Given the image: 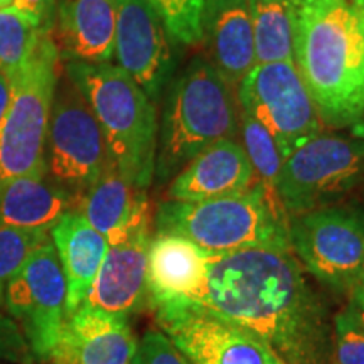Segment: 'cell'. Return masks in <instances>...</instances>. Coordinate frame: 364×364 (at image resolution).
Segmentation results:
<instances>
[{
	"instance_id": "obj_14",
	"label": "cell",
	"mask_w": 364,
	"mask_h": 364,
	"mask_svg": "<svg viewBox=\"0 0 364 364\" xmlns=\"http://www.w3.org/2000/svg\"><path fill=\"white\" fill-rule=\"evenodd\" d=\"M135 351L129 317L81 304L68 314L49 359L54 364H132Z\"/></svg>"
},
{
	"instance_id": "obj_12",
	"label": "cell",
	"mask_w": 364,
	"mask_h": 364,
	"mask_svg": "<svg viewBox=\"0 0 364 364\" xmlns=\"http://www.w3.org/2000/svg\"><path fill=\"white\" fill-rule=\"evenodd\" d=\"M156 321L191 364H285L255 332L184 302L154 306Z\"/></svg>"
},
{
	"instance_id": "obj_21",
	"label": "cell",
	"mask_w": 364,
	"mask_h": 364,
	"mask_svg": "<svg viewBox=\"0 0 364 364\" xmlns=\"http://www.w3.org/2000/svg\"><path fill=\"white\" fill-rule=\"evenodd\" d=\"M49 236L65 273L66 311L71 314L85 302L110 247L78 209L65 213L51 228Z\"/></svg>"
},
{
	"instance_id": "obj_27",
	"label": "cell",
	"mask_w": 364,
	"mask_h": 364,
	"mask_svg": "<svg viewBox=\"0 0 364 364\" xmlns=\"http://www.w3.org/2000/svg\"><path fill=\"white\" fill-rule=\"evenodd\" d=\"M51 240L44 231H24L0 228V309H4L7 284L29 260L33 252Z\"/></svg>"
},
{
	"instance_id": "obj_30",
	"label": "cell",
	"mask_w": 364,
	"mask_h": 364,
	"mask_svg": "<svg viewBox=\"0 0 364 364\" xmlns=\"http://www.w3.org/2000/svg\"><path fill=\"white\" fill-rule=\"evenodd\" d=\"M0 361L12 364H31L34 361L19 326L9 314L4 312H0Z\"/></svg>"
},
{
	"instance_id": "obj_25",
	"label": "cell",
	"mask_w": 364,
	"mask_h": 364,
	"mask_svg": "<svg viewBox=\"0 0 364 364\" xmlns=\"http://www.w3.org/2000/svg\"><path fill=\"white\" fill-rule=\"evenodd\" d=\"M41 31L14 7L0 9V73L24 65L41 38Z\"/></svg>"
},
{
	"instance_id": "obj_34",
	"label": "cell",
	"mask_w": 364,
	"mask_h": 364,
	"mask_svg": "<svg viewBox=\"0 0 364 364\" xmlns=\"http://www.w3.org/2000/svg\"><path fill=\"white\" fill-rule=\"evenodd\" d=\"M351 300H359V302H364V270L359 277L358 284L354 285V289L351 290Z\"/></svg>"
},
{
	"instance_id": "obj_2",
	"label": "cell",
	"mask_w": 364,
	"mask_h": 364,
	"mask_svg": "<svg viewBox=\"0 0 364 364\" xmlns=\"http://www.w3.org/2000/svg\"><path fill=\"white\" fill-rule=\"evenodd\" d=\"M294 65L322 125L364 120V0H292Z\"/></svg>"
},
{
	"instance_id": "obj_1",
	"label": "cell",
	"mask_w": 364,
	"mask_h": 364,
	"mask_svg": "<svg viewBox=\"0 0 364 364\" xmlns=\"http://www.w3.org/2000/svg\"><path fill=\"white\" fill-rule=\"evenodd\" d=\"M179 302L255 332L285 364H334L329 311L292 250L213 253L201 289Z\"/></svg>"
},
{
	"instance_id": "obj_33",
	"label": "cell",
	"mask_w": 364,
	"mask_h": 364,
	"mask_svg": "<svg viewBox=\"0 0 364 364\" xmlns=\"http://www.w3.org/2000/svg\"><path fill=\"white\" fill-rule=\"evenodd\" d=\"M348 309L351 311V314L356 317L358 324L364 329V302H359V300H349Z\"/></svg>"
},
{
	"instance_id": "obj_22",
	"label": "cell",
	"mask_w": 364,
	"mask_h": 364,
	"mask_svg": "<svg viewBox=\"0 0 364 364\" xmlns=\"http://www.w3.org/2000/svg\"><path fill=\"white\" fill-rule=\"evenodd\" d=\"M70 209L76 198L48 176L0 182V228L49 233Z\"/></svg>"
},
{
	"instance_id": "obj_18",
	"label": "cell",
	"mask_w": 364,
	"mask_h": 364,
	"mask_svg": "<svg viewBox=\"0 0 364 364\" xmlns=\"http://www.w3.org/2000/svg\"><path fill=\"white\" fill-rule=\"evenodd\" d=\"M117 0H56L51 38L59 58L108 63L115 51Z\"/></svg>"
},
{
	"instance_id": "obj_4",
	"label": "cell",
	"mask_w": 364,
	"mask_h": 364,
	"mask_svg": "<svg viewBox=\"0 0 364 364\" xmlns=\"http://www.w3.org/2000/svg\"><path fill=\"white\" fill-rule=\"evenodd\" d=\"M289 215L280 199L272 198L260 182L248 191L206 201L159 204L156 233L177 235L209 253L250 248H290Z\"/></svg>"
},
{
	"instance_id": "obj_23",
	"label": "cell",
	"mask_w": 364,
	"mask_h": 364,
	"mask_svg": "<svg viewBox=\"0 0 364 364\" xmlns=\"http://www.w3.org/2000/svg\"><path fill=\"white\" fill-rule=\"evenodd\" d=\"M257 65L294 61L292 0H248Z\"/></svg>"
},
{
	"instance_id": "obj_19",
	"label": "cell",
	"mask_w": 364,
	"mask_h": 364,
	"mask_svg": "<svg viewBox=\"0 0 364 364\" xmlns=\"http://www.w3.org/2000/svg\"><path fill=\"white\" fill-rule=\"evenodd\" d=\"M213 253L177 235L156 233L147 248L149 306L188 300L206 280Z\"/></svg>"
},
{
	"instance_id": "obj_5",
	"label": "cell",
	"mask_w": 364,
	"mask_h": 364,
	"mask_svg": "<svg viewBox=\"0 0 364 364\" xmlns=\"http://www.w3.org/2000/svg\"><path fill=\"white\" fill-rule=\"evenodd\" d=\"M240 129L231 86L211 63L194 59L171 91L164 113L156 172L177 176L211 144L233 139Z\"/></svg>"
},
{
	"instance_id": "obj_28",
	"label": "cell",
	"mask_w": 364,
	"mask_h": 364,
	"mask_svg": "<svg viewBox=\"0 0 364 364\" xmlns=\"http://www.w3.org/2000/svg\"><path fill=\"white\" fill-rule=\"evenodd\" d=\"M334 364H364V329L348 306L332 317Z\"/></svg>"
},
{
	"instance_id": "obj_31",
	"label": "cell",
	"mask_w": 364,
	"mask_h": 364,
	"mask_svg": "<svg viewBox=\"0 0 364 364\" xmlns=\"http://www.w3.org/2000/svg\"><path fill=\"white\" fill-rule=\"evenodd\" d=\"M12 7L33 22L41 33L51 34L56 19V0H14Z\"/></svg>"
},
{
	"instance_id": "obj_8",
	"label": "cell",
	"mask_w": 364,
	"mask_h": 364,
	"mask_svg": "<svg viewBox=\"0 0 364 364\" xmlns=\"http://www.w3.org/2000/svg\"><path fill=\"white\" fill-rule=\"evenodd\" d=\"M46 162L48 176L76 203L112 164L97 117L68 76L59 78L54 95Z\"/></svg>"
},
{
	"instance_id": "obj_17",
	"label": "cell",
	"mask_w": 364,
	"mask_h": 364,
	"mask_svg": "<svg viewBox=\"0 0 364 364\" xmlns=\"http://www.w3.org/2000/svg\"><path fill=\"white\" fill-rule=\"evenodd\" d=\"M76 209L107 240L108 247L124 243L139 231L150 230L147 189L130 184L113 164L81 196Z\"/></svg>"
},
{
	"instance_id": "obj_32",
	"label": "cell",
	"mask_w": 364,
	"mask_h": 364,
	"mask_svg": "<svg viewBox=\"0 0 364 364\" xmlns=\"http://www.w3.org/2000/svg\"><path fill=\"white\" fill-rule=\"evenodd\" d=\"M9 100H11V83H9V76L6 73H0V122L6 115Z\"/></svg>"
},
{
	"instance_id": "obj_29",
	"label": "cell",
	"mask_w": 364,
	"mask_h": 364,
	"mask_svg": "<svg viewBox=\"0 0 364 364\" xmlns=\"http://www.w3.org/2000/svg\"><path fill=\"white\" fill-rule=\"evenodd\" d=\"M132 364H191L162 331H147L136 343Z\"/></svg>"
},
{
	"instance_id": "obj_15",
	"label": "cell",
	"mask_w": 364,
	"mask_h": 364,
	"mask_svg": "<svg viewBox=\"0 0 364 364\" xmlns=\"http://www.w3.org/2000/svg\"><path fill=\"white\" fill-rule=\"evenodd\" d=\"M150 230H142L124 243L108 248L86 295V306L129 317L149 304L147 248Z\"/></svg>"
},
{
	"instance_id": "obj_7",
	"label": "cell",
	"mask_w": 364,
	"mask_h": 364,
	"mask_svg": "<svg viewBox=\"0 0 364 364\" xmlns=\"http://www.w3.org/2000/svg\"><path fill=\"white\" fill-rule=\"evenodd\" d=\"M364 181V140L318 134L284 159L277 193L289 218L332 206Z\"/></svg>"
},
{
	"instance_id": "obj_9",
	"label": "cell",
	"mask_w": 364,
	"mask_h": 364,
	"mask_svg": "<svg viewBox=\"0 0 364 364\" xmlns=\"http://www.w3.org/2000/svg\"><path fill=\"white\" fill-rule=\"evenodd\" d=\"M290 248L311 275L338 294H351L364 270V215L326 206L289 220Z\"/></svg>"
},
{
	"instance_id": "obj_16",
	"label": "cell",
	"mask_w": 364,
	"mask_h": 364,
	"mask_svg": "<svg viewBox=\"0 0 364 364\" xmlns=\"http://www.w3.org/2000/svg\"><path fill=\"white\" fill-rule=\"evenodd\" d=\"M252 162L243 145L223 139L199 152L172 179L171 201L196 203L238 194L257 184Z\"/></svg>"
},
{
	"instance_id": "obj_6",
	"label": "cell",
	"mask_w": 364,
	"mask_h": 364,
	"mask_svg": "<svg viewBox=\"0 0 364 364\" xmlns=\"http://www.w3.org/2000/svg\"><path fill=\"white\" fill-rule=\"evenodd\" d=\"M59 53L43 33L24 65L6 73L11 100L0 122V182L19 177H46V140L58 88Z\"/></svg>"
},
{
	"instance_id": "obj_26",
	"label": "cell",
	"mask_w": 364,
	"mask_h": 364,
	"mask_svg": "<svg viewBox=\"0 0 364 364\" xmlns=\"http://www.w3.org/2000/svg\"><path fill=\"white\" fill-rule=\"evenodd\" d=\"M164 27L177 43L198 46L204 41V12L208 0H147Z\"/></svg>"
},
{
	"instance_id": "obj_11",
	"label": "cell",
	"mask_w": 364,
	"mask_h": 364,
	"mask_svg": "<svg viewBox=\"0 0 364 364\" xmlns=\"http://www.w3.org/2000/svg\"><path fill=\"white\" fill-rule=\"evenodd\" d=\"M66 299L65 273L49 240L12 277L4 297V309L19 326L36 359L51 358L68 317Z\"/></svg>"
},
{
	"instance_id": "obj_3",
	"label": "cell",
	"mask_w": 364,
	"mask_h": 364,
	"mask_svg": "<svg viewBox=\"0 0 364 364\" xmlns=\"http://www.w3.org/2000/svg\"><path fill=\"white\" fill-rule=\"evenodd\" d=\"M66 76L97 117L117 171L135 188L147 189L156 174L159 135L152 100L110 63L68 61Z\"/></svg>"
},
{
	"instance_id": "obj_20",
	"label": "cell",
	"mask_w": 364,
	"mask_h": 364,
	"mask_svg": "<svg viewBox=\"0 0 364 364\" xmlns=\"http://www.w3.org/2000/svg\"><path fill=\"white\" fill-rule=\"evenodd\" d=\"M203 27L211 66L228 85L238 86L257 66L248 0H208Z\"/></svg>"
},
{
	"instance_id": "obj_36",
	"label": "cell",
	"mask_w": 364,
	"mask_h": 364,
	"mask_svg": "<svg viewBox=\"0 0 364 364\" xmlns=\"http://www.w3.org/2000/svg\"><path fill=\"white\" fill-rule=\"evenodd\" d=\"M14 0H0V9H7V7H12Z\"/></svg>"
},
{
	"instance_id": "obj_35",
	"label": "cell",
	"mask_w": 364,
	"mask_h": 364,
	"mask_svg": "<svg viewBox=\"0 0 364 364\" xmlns=\"http://www.w3.org/2000/svg\"><path fill=\"white\" fill-rule=\"evenodd\" d=\"M351 135L354 136V139L364 140V120H361L359 124L351 127Z\"/></svg>"
},
{
	"instance_id": "obj_10",
	"label": "cell",
	"mask_w": 364,
	"mask_h": 364,
	"mask_svg": "<svg viewBox=\"0 0 364 364\" xmlns=\"http://www.w3.org/2000/svg\"><path fill=\"white\" fill-rule=\"evenodd\" d=\"M238 102L270 132L284 159L322 134L324 125L294 61L255 66L238 85Z\"/></svg>"
},
{
	"instance_id": "obj_24",
	"label": "cell",
	"mask_w": 364,
	"mask_h": 364,
	"mask_svg": "<svg viewBox=\"0 0 364 364\" xmlns=\"http://www.w3.org/2000/svg\"><path fill=\"white\" fill-rule=\"evenodd\" d=\"M240 132L243 139V149L252 162L255 176H258V182L272 198L280 199L277 186H279L284 157H282L279 145L260 122H257L243 110L240 112Z\"/></svg>"
},
{
	"instance_id": "obj_13",
	"label": "cell",
	"mask_w": 364,
	"mask_h": 364,
	"mask_svg": "<svg viewBox=\"0 0 364 364\" xmlns=\"http://www.w3.org/2000/svg\"><path fill=\"white\" fill-rule=\"evenodd\" d=\"M118 66L156 100L172 73L166 27L147 0H117L115 51Z\"/></svg>"
}]
</instances>
